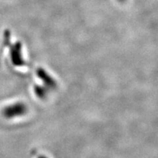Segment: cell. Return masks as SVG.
<instances>
[{
    "label": "cell",
    "mask_w": 158,
    "mask_h": 158,
    "mask_svg": "<svg viewBox=\"0 0 158 158\" xmlns=\"http://www.w3.org/2000/svg\"><path fill=\"white\" fill-rule=\"evenodd\" d=\"M118 2H124V1H125V0H118Z\"/></svg>",
    "instance_id": "1"
},
{
    "label": "cell",
    "mask_w": 158,
    "mask_h": 158,
    "mask_svg": "<svg viewBox=\"0 0 158 158\" xmlns=\"http://www.w3.org/2000/svg\"><path fill=\"white\" fill-rule=\"evenodd\" d=\"M42 158H43V157H42Z\"/></svg>",
    "instance_id": "2"
}]
</instances>
